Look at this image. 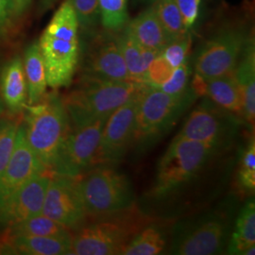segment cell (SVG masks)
Segmentation results:
<instances>
[{
	"mask_svg": "<svg viewBox=\"0 0 255 255\" xmlns=\"http://www.w3.org/2000/svg\"><path fill=\"white\" fill-rule=\"evenodd\" d=\"M38 44L46 66L47 85L54 89L68 86L81 53L79 22L69 0L55 11Z\"/></svg>",
	"mask_w": 255,
	"mask_h": 255,
	"instance_id": "obj_1",
	"label": "cell"
},
{
	"mask_svg": "<svg viewBox=\"0 0 255 255\" xmlns=\"http://www.w3.org/2000/svg\"><path fill=\"white\" fill-rule=\"evenodd\" d=\"M85 222L75 231L70 255H123L137 234L148 224L134 205Z\"/></svg>",
	"mask_w": 255,
	"mask_h": 255,
	"instance_id": "obj_2",
	"label": "cell"
},
{
	"mask_svg": "<svg viewBox=\"0 0 255 255\" xmlns=\"http://www.w3.org/2000/svg\"><path fill=\"white\" fill-rule=\"evenodd\" d=\"M144 85L132 81H110L82 76L73 90L62 98L69 123L81 126L108 118Z\"/></svg>",
	"mask_w": 255,
	"mask_h": 255,
	"instance_id": "obj_3",
	"label": "cell"
},
{
	"mask_svg": "<svg viewBox=\"0 0 255 255\" xmlns=\"http://www.w3.org/2000/svg\"><path fill=\"white\" fill-rule=\"evenodd\" d=\"M23 123L27 142L37 159L51 171L58 150L69 128L63 99L52 93L36 104L25 106Z\"/></svg>",
	"mask_w": 255,
	"mask_h": 255,
	"instance_id": "obj_4",
	"label": "cell"
},
{
	"mask_svg": "<svg viewBox=\"0 0 255 255\" xmlns=\"http://www.w3.org/2000/svg\"><path fill=\"white\" fill-rule=\"evenodd\" d=\"M196 97L191 87L183 95L172 96L146 85L138 101L132 144L144 147L151 145L173 126Z\"/></svg>",
	"mask_w": 255,
	"mask_h": 255,
	"instance_id": "obj_5",
	"label": "cell"
},
{
	"mask_svg": "<svg viewBox=\"0 0 255 255\" xmlns=\"http://www.w3.org/2000/svg\"><path fill=\"white\" fill-rule=\"evenodd\" d=\"M214 152L200 142L175 137L159 162L149 196L162 199L180 189L199 174Z\"/></svg>",
	"mask_w": 255,
	"mask_h": 255,
	"instance_id": "obj_6",
	"label": "cell"
},
{
	"mask_svg": "<svg viewBox=\"0 0 255 255\" xmlns=\"http://www.w3.org/2000/svg\"><path fill=\"white\" fill-rule=\"evenodd\" d=\"M78 179L87 217L119 212L134 203V194L127 176L108 165L94 166Z\"/></svg>",
	"mask_w": 255,
	"mask_h": 255,
	"instance_id": "obj_7",
	"label": "cell"
},
{
	"mask_svg": "<svg viewBox=\"0 0 255 255\" xmlns=\"http://www.w3.org/2000/svg\"><path fill=\"white\" fill-rule=\"evenodd\" d=\"M80 62L82 76L110 81H130L118 33L109 30H96L80 38Z\"/></svg>",
	"mask_w": 255,
	"mask_h": 255,
	"instance_id": "obj_8",
	"label": "cell"
},
{
	"mask_svg": "<svg viewBox=\"0 0 255 255\" xmlns=\"http://www.w3.org/2000/svg\"><path fill=\"white\" fill-rule=\"evenodd\" d=\"M108 118L81 126L69 123L68 131L58 150L51 172L79 177L92 168L101 132Z\"/></svg>",
	"mask_w": 255,
	"mask_h": 255,
	"instance_id": "obj_9",
	"label": "cell"
},
{
	"mask_svg": "<svg viewBox=\"0 0 255 255\" xmlns=\"http://www.w3.org/2000/svg\"><path fill=\"white\" fill-rule=\"evenodd\" d=\"M236 116L205 100L192 111L177 136L200 142L216 151L228 146L237 135L239 121Z\"/></svg>",
	"mask_w": 255,
	"mask_h": 255,
	"instance_id": "obj_10",
	"label": "cell"
},
{
	"mask_svg": "<svg viewBox=\"0 0 255 255\" xmlns=\"http://www.w3.org/2000/svg\"><path fill=\"white\" fill-rule=\"evenodd\" d=\"M229 231L225 215L207 214L177 229L169 252L177 255L220 254L228 243Z\"/></svg>",
	"mask_w": 255,
	"mask_h": 255,
	"instance_id": "obj_11",
	"label": "cell"
},
{
	"mask_svg": "<svg viewBox=\"0 0 255 255\" xmlns=\"http://www.w3.org/2000/svg\"><path fill=\"white\" fill-rule=\"evenodd\" d=\"M250 36L242 28L227 27L208 39L198 50L194 67L205 81L234 73Z\"/></svg>",
	"mask_w": 255,
	"mask_h": 255,
	"instance_id": "obj_12",
	"label": "cell"
},
{
	"mask_svg": "<svg viewBox=\"0 0 255 255\" xmlns=\"http://www.w3.org/2000/svg\"><path fill=\"white\" fill-rule=\"evenodd\" d=\"M145 86L146 84L127 102L110 115L102 129L100 145L92 167L116 164L131 146L138 101Z\"/></svg>",
	"mask_w": 255,
	"mask_h": 255,
	"instance_id": "obj_13",
	"label": "cell"
},
{
	"mask_svg": "<svg viewBox=\"0 0 255 255\" xmlns=\"http://www.w3.org/2000/svg\"><path fill=\"white\" fill-rule=\"evenodd\" d=\"M42 214L70 231L86 222L87 215L79 187L78 177L51 174Z\"/></svg>",
	"mask_w": 255,
	"mask_h": 255,
	"instance_id": "obj_14",
	"label": "cell"
},
{
	"mask_svg": "<svg viewBox=\"0 0 255 255\" xmlns=\"http://www.w3.org/2000/svg\"><path fill=\"white\" fill-rule=\"evenodd\" d=\"M51 174V171L46 169L35 174L10 197L0 208V228H9L42 214Z\"/></svg>",
	"mask_w": 255,
	"mask_h": 255,
	"instance_id": "obj_15",
	"label": "cell"
},
{
	"mask_svg": "<svg viewBox=\"0 0 255 255\" xmlns=\"http://www.w3.org/2000/svg\"><path fill=\"white\" fill-rule=\"evenodd\" d=\"M46 168L39 162L29 146L25 125L21 121L9 164L0 177V208L25 182Z\"/></svg>",
	"mask_w": 255,
	"mask_h": 255,
	"instance_id": "obj_16",
	"label": "cell"
},
{
	"mask_svg": "<svg viewBox=\"0 0 255 255\" xmlns=\"http://www.w3.org/2000/svg\"><path fill=\"white\" fill-rule=\"evenodd\" d=\"M0 96L5 107L11 114H18L27 104L26 77L23 61L13 57L3 67L0 74Z\"/></svg>",
	"mask_w": 255,
	"mask_h": 255,
	"instance_id": "obj_17",
	"label": "cell"
},
{
	"mask_svg": "<svg viewBox=\"0 0 255 255\" xmlns=\"http://www.w3.org/2000/svg\"><path fill=\"white\" fill-rule=\"evenodd\" d=\"M71 240L72 237L7 236L2 245V252L27 255H70Z\"/></svg>",
	"mask_w": 255,
	"mask_h": 255,
	"instance_id": "obj_18",
	"label": "cell"
},
{
	"mask_svg": "<svg viewBox=\"0 0 255 255\" xmlns=\"http://www.w3.org/2000/svg\"><path fill=\"white\" fill-rule=\"evenodd\" d=\"M235 77L243 100V117L251 124L255 118V40L250 36L238 60Z\"/></svg>",
	"mask_w": 255,
	"mask_h": 255,
	"instance_id": "obj_19",
	"label": "cell"
},
{
	"mask_svg": "<svg viewBox=\"0 0 255 255\" xmlns=\"http://www.w3.org/2000/svg\"><path fill=\"white\" fill-rule=\"evenodd\" d=\"M126 28L139 45L159 53L169 42L152 7L129 21Z\"/></svg>",
	"mask_w": 255,
	"mask_h": 255,
	"instance_id": "obj_20",
	"label": "cell"
},
{
	"mask_svg": "<svg viewBox=\"0 0 255 255\" xmlns=\"http://www.w3.org/2000/svg\"><path fill=\"white\" fill-rule=\"evenodd\" d=\"M118 39L130 81L144 83L148 66L160 53L139 45L126 27L118 33Z\"/></svg>",
	"mask_w": 255,
	"mask_h": 255,
	"instance_id": "obj_21",
	"label": "cell"
},
{
	"mask_svg": "<svg viewBox=\"0 0 255 255\" xmlns=\"http://www.w3.org/2000/svg\"><path fill=\"white\" fill-rule=\"evenodd\" d=\"M22 61L27 82V104H36L45 98L48 86L46 66L38 42L27 46Z\"/></svg>",
	"mask_w": 255,
	"mask_h": 255,
	"instance_id": "obj_22",
	"label": "cell"
},
{
	"mask_svg": "<svg viewBox=\"0 0 255 255\" xmlns=\"http://www.w3.org/2000/svg\"><path fill=\"white\" fill-rule=\"evenodd\" d=\"M205 95L220 108L243 115V100L235 74H226L206 81Z\"/></svg>",
	"mask_w": 255,
	"mask_h": 255,
	"instance_id": "obj_23",
	"label": "cell"
},
{
	"mask_svg": "<svg viewBox=\"0 0 255 255\" xmlns=\"http://www.w3.org/2000/svg\"><path fill=\"white\" fill-rule=\"evenodd\" d=\"M255 203L250 200L240 211L235 232L229 241L230 255H255Z\"/></svg>",
	"mask_w": 255,
	"mask_h": 255,
	"instance_id": "obj_24",
	"label": "cell"
},
{
	"mask_svg": "<svg viewBox=\"0 0 255 255\" xmlns=\"http://www.w3.org/2000/svg\"><path fill=\"white\" fill-rule=\"evenodd\" d=\"M7 230V236H29V237H72L71 231L62 224L49 219L43 214L21 221Z\"/></svg>",
	"mask_w": 255,
	"mask_h": 255,
	"instance_id": "obj_25",
	"label": "cell"
},
{
	"mask_svg": "<svg viewBox=\"0 0 255 255\" xmlns=\"http://www.w3.org/2000/svg\"><path fill=\"white\" fill-rule=\"evenodd\" d=\"M166 247L164 230L158 225H146L126 248L124 255H157L162 254Z\"/></svg>",
	"mask_w": 255,
	"mask_h": 255,
	"instance_id": "obj_26",
	"label": "cell"
},
{
	"mask_svg": "<svg viewBox=\"0 0 255 255\" xmlns=\"http://www.w3.org/2000/svg\"><path fill=\"white\" fill-rule=\"evenodd\" d=\"M154 2L152 8L169 42L189 32L183 24L182 14L175 0H156Z\"/></svg>",
	"mask_w": 255,
	"mask_h": 255,
	"instance_id": "obj_27",
	"label": "cell"
},
{
	"mask_svg": "<svg viewBox=\"0 0 255 255\" xmlns=\"http://www.w3.org/2000/svg\"><path fill=\"white\" fill-rule=\"evenodd\" d=\"M102 27L119 33L128 23L127 0H99Z\"/></svg>",
	"mask_w": 255,
	"mask_h": 255,
	"instance_id": "obj_28",
	"label": "cell"
},
{
	"mask_svg": "<svg viewBox=\"0 0 255 255\" xmlns=\"http://www.w3.org/2000/svg\"><path fill=\"white\" fill-rule=\"evenodd\" d=\"M79 22L80 38L98 30L101 23L99 0H69Z\"/></svg>",
	"mask_w": 255,
	"mask_h": 255,
	"instance_id": "obj_29",
	"label": "cell"
},
{
	"mask_svg": "<svg viewBox=\"0 0 255 255\" xmlns=\"http://www.w3.org/2000/svg\"><path fill=\"white\" fill-rule=\"evenodd\" d=\"M19 123L13 118L0 119V177L9 164L15 146Z\"/></svg>",
	"mask_w": 255,
	"mask_h": 255,
	"instance_id": "obj_30",
	"label": "cell"
},
{
	"mask_svg": "<svg viewBox=\"0 0 255 255\" xmlns=\"http://www.w3.org/2000/svg\"><path fill=\"white\" fill-rule=\"evenodd\" d=\"M192 38L190 32L186 33L183 36L179 37L170 41L164 49L161 55L165 59V61L175 69L181 64L187 62V57L190 52Z\"/></svg>",
	"mask_w": 255,
	"mask_h": 255,
	"instance_id": "obj_31",
	"label": "cell"
},
{
	"mask_svg": "<svg viewBox=\"0 0 255 255\" xmlns=\"http://www.w3.org/2000/svg\"><path fill=\"white\" fill-rule=\"evenodd\" d=\"M238 182L244 191L254 192L255 189V143L253 139L244 150L239 171Z\"/></svg>",
	"mask_w": 255,
	"mask_h": 255,
	"instance_id": "obj_32",
	"label": "cell"
},
{
	"mask_svg": "<svg viewBox=\"0 0 255 255\" xmlns=\"http://www.w3.org/2000/svg\"><path fill=\"white\" fill-rule=\"evenodd\" d=\"M191 69L188 62H185L175 68L169 79L164 82L158 89L172 95L181 96L189 90V81H190Z\"/></svg>",
	"mask_w": 255,
	"mask_h": 255,
	"instance_id": "obj_33",
	"label": "cell"
},
{
	"mask_svg": "<svg viewBox=\"0 0 255 255\" xmlns=\"http://www.w3.org/2000/svg\"><path fill=\"white\" fill-rule=\"evenodd\" d=\"M173 70L171 65L165 61V59L160 53L148 66L144 84L149 87L159 88L169 79Z\"/></svg>",
	"mask_w": 255,
	"mask_h": 255,
	"instance_id": "obj_34",
	"label": "cell"
},
{
	"mask_svg": "<svg viewBox=\"0 0 255 255\" xmlns=\"http://www.w3.org/2000/svg\"><path fill=\"white\" fill-rule=\"evenodd\" d=\"M175 2L182 14L184 26L190 29L199 17L201 0H175Z\"/></svg>",
	"mask_w": 255,
	"mask_h": 255,
	"instance_id": "obj_35",
	"label": "cell"
},
{
	"mask_svg": "<svg viewBox=\"0 0 255 255\" xmlns=\"http://www.w3.org/2000/svg\"><path fill=\"white\" fill-rule=\"evenodd\" d=\"M32 1L33 0H11L12 17H19L23 15L31 5Z\"/></svg>",
	"mask_w": 255,
	"mask_h": 255,
	"instance_id": "obj_36",
	"label": "cell"
},
{
	"mask_svg": "<svg viewBox=\"0 0 255 255\" xmlns=\"http://www.w3.org/2000/svg\"><path fill=\"white\" fill-rule=\"evenodd\" d=\"M12 17L11 0H0V27Z\"/></svg>",
	"mask_w": 255,
	"mask_h": 255,
	"instance_id": "obj_37",
	"label": "cell"
},
{
	"mask_svg": "<svg viewBox=\"0 0 255 255\" xmlns=\"http://www.w3.org/2000/svg\"><path fill=\"white\" fill-rule=\"evenodd\" d=\"M58 0H40L39 9L41 12H45L47 9H50Z\"/></svg>",
	"mask_w": 255,
	"mask_h": 255,
	"instance_id": "obj_38",
	"label": "cell"
},
{
	"mask_svg": "<svg viewBox=\"0 0 255 255\" xmlns=\"http://www.w3.org/2000/svg\"><path fill=\"white\" fill-rule=\"evenodd\" d=\"M5 104H4V102H3V100H2V98H1V96H0V117L2 116V114L4 113V111H5Z\"/></svg>",
	"mask_w": 255,
	"mask_h": 255,
	"instance_id": "obj_39",
	"label": "cell"
},
{
	"mask_svg": "<svg viewBox=\"0 0 255 255\" xmlns=\"http://www.w3.org/2000/svg\"><path fill=\"white\" fill-rule=\"evenodd\" d=\"M0 254H2V246H0Z\"/></svg>",
	"mask_w": 255,
	"mask_h": 255,
	"instance_id": "obj_40",
	"label": "cell"
},
{
	"mask_svg": "<svg viewBox=\"0 0 255 255\" xmlns=\"http://www.w3.org/2000/svg\"><path fill=\"white\" fill-rule=\"evenodd\" d=\"M150 1H156V0H150Z\"/></svg>",
	"mask_w": 255,
	"mask_h": 255,
	"instance_id": "obj_41",
	"label": "cell"
}]
</instances>
